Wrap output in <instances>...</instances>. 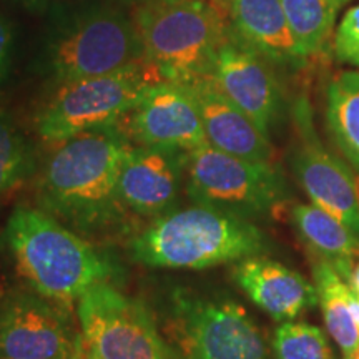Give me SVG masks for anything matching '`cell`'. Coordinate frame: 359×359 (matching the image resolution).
Segmentation results:
<instances>
[{
  "mask_svg": "<svg viewBox=\"0 0 359 359\" xmlns=\"http://www.w3.org/2000/svg\"><path fill=\"white\" fill-rule=\"evenodd\" d=\"M275 359H338L321 327L304 321H283L273 333Z\"/></svg>",
  "mask_w": 359,
  "mask_h": 359,
  "instance_id": "cell-23",
  "label": "cell"
},
{
  "mask_svg": "<svg viewBox=\"0 0 359 359\" xmlns=\"http://www.w3.org/2000/svg\"><path fill=\"white\" fill-rule=\"evenodd\" d=\"M185 191L196 205L262 219L290 201L285 175L275 161H255L203 145L185 154Z\"/></svg>",
  "mask_w": 359,
  "mask_h": 359,
  "instance_id": "cell-6",
  "label": "cell"
},
{
  "mask_svg": "<svg viewBox=\"0 0 359 359\" xmlns=\"http://www.w3.org/2000/svg\"><path fill=\"white\" fill-rule=\"evenodd\" d=\"M325 120L339 154L359 175V70L339 72L327 83Z\"/></svg>",
  "mask_w": 359,
  "mask_h": 359,
  "instance_id": "cell-20",
  "label": "cell"
},
{
  "mask_svg": "<svg viewBox=\"0 0 359 359\" xmlns=\"http://www.w3.org/2000/svg\"><path fill=\"white\" fill-rule=\"evenodd\" d=\"M2 243L25 288L70 314L90 288L109 281L115 271L85 236L40 206H15Z\"/></svg>",
  "mask_w": 359,
  "mask_h": 359,
  "instance_id": "cell-2",
  "label": "cell"
},
{
  "mask_svg": "<svg viewBox=\"0 0 359 359\" xmlns=\"http://www.w3.org/2000/svg\"><path fill=\"white\" fill-rule=\"evenodd\" d=\"M120 128L137 145L193 150L208 145L198 105L185 83L161 80L145 92L120 120Z\"/></svg>",
  "mask_w": 359,
  "mask_h": 359,
  "instance_id": "cell-12",
  "label": "cell"
},
{
  "mask_svg": "<svg viewBox=\"0 0 359 359\" xmlns=\"http://www.w3.org/2000/svg\"><path fill=\"white\" fill-rule=\"evenodd\" d=\"M34 172L32 143L11 116L0 111V200L24 185Z\"/></svg>",
  "mask_w": 359,
  "mask_h": 359,
  "instance_id": "cell-22",
  "label": "cell"
},
{
  "mask_svg": "<svg viewBox=\"0 0 359 359\" xmlns=\"http://www.w3.org/2000/svg\"><path fill=\"white\" fill-rule=\"evenodd\" d=\"M122 2H125V4H140V2H143V0H122Z\"/></svg>",
  "mask_w": 359,
  "mask_h": 359,
  "instance_id": "cell-31",
  "label": "cell"
},
{
  "mask_svg": "<svg viewBox=\"0 0 359 359\" xmlns=\"http://www.w3.org/2000/svg\"><path fill=\"white\" fill-rule=\"evenodd\" d=\"M296 42L308 58L326 48L339 7L334 0H281Z\"/></svg>",
  "mask_w": 359,
  "mask_h": 359,
  "instance_id": "cell-21",
  "label": "cell"
},
{
  "mask_svg": "<svg viewBox=\"0 0 359 359\" xmlns=\"http://www.w3.org/2000/svg\"><path fill=\"white\" fill-rule=\"evenodd\" d=\"M75 316L83 346L95 359H170L148 308L109 281L79 299Z\"/></svg>",
  "mask_w": 359,
  "mask_h": 359,
  "instance_id": "cell-9",
  "label": "cell"
},
{
  "mask_svg": "<svg viewBox=\"0 0 359 359\" xmlns=\"http://www.w3.org/2000/svg\"><path fill=\"white\" fill-rule=\"evenodd\" d=\"M266 250L268 238L255 222L196 203L150 219L128 241L133 262L167 269H205Z\"/></svg>",
  "mask_w": 359,
  "mask_h": 359,
  "instance_id": "cell-3",
  "label": "cell"
},
{
  "mask_svg": "<svg viewBox=\"0 0 359 359\" xmlns=\"http://www.w3.org/2000/svg\"><path fill=\"white\" fill-rule=\"evenodd\" d=\"M185 150L135 145L125 156L118 180L125 210L154 219L177 208L185 187Z\"/></svg>",
  "mask_w": 359,
  "mask_h": 359,
  "instance_id": "cell-14",
  "label": "cell"
},
{
  "mask_svg": "<svg viewBox=\"0 0 359 359\" xmlns=\"http://www.w3.org/2000/svg\"><path fill=\"white\" fill-rule=\"evenodd\" d=\"M205 2L212 4V6L217 7L219 12H223L224 15L230 17V6H231L233 0H205Z\"/></svg>",
  "mask_w": 359,
  "mask_h": 359,
  "instance_id": "cell-26",
  "label": "cell"
},
{
  "mask_svg": "<svg viewBox=\"0 0 359 359\" xmlns=\"http://www.w3.org/2000/svg\"><path fill=\"white\" fill-rule=\"evenodd\" d=\"M353 359H359V346H358V349H356V353H354Z\"/></svg>",
  "mask_w": 359,
  "mask_h": 359,
  "instance_id": "cell-32",
  "label": "cell"
},
{
  "mask_svg": "<svg viewBox=\"0 0 359 359\" xmlns=\"http://www.w3.org/2000/svg\"><path fill=\"white\" fill-rule=\"evenodd\" d=\"M210 77L269 138L280 122L283 95L266 58L230 32L219 47Z\"/></svg>",
  "mask_w": 359,
  "mask_h": 359,
  "instance_id": "cell-13",
  "label": "cell"
},
{
  "mask_svg": "<svg viewBox=\"0 0 359 359\" xmlns=\"http://www.w3.org/2000/svg\"><path fill=\"white\" fill-rule=\"evenodd\" d=\"M231 32L269 64L302 69L308 55L296 42L281 0H233Z\"/></svg>",
  "mask_w": 359,
  "mask_h": 359,
  "instance_id": "cell-17",
  "label": "cell"
},
{
  "mask_svg": "<svg viewBox=\"0 0 359 359\" xmlns=\"http://www.w3.org/2000/svg\"><path fill=\"white\" fill-rule=\"evenodd\" d=\"M163 75L147 58L122 70L57 85L35 116V132L58 143L88 130L116 125Z\"/></svg>",
  "mask_w": 359,
  "mask_h": 359,
  "instance_id": "cell-5",
  "label": "cell"
},
{
  "mask_svg": "<svg viewBox=\"0 0 359 359\" xmlns=\"http://www.w3.org/2000/svg\"><path fill=\"white\" fill-rule=\"evenodd\" d=\"M349 285H351V288L359 294V262L354 264V269H353L351 280H349Z\"/></svg>",
  "mask_w": 359,
  "mask_h": 359,
  "instance_id": "cell-28",
  "label": "cell"
},
{
  "mask_svg": "<svg viewBox=\"0 0 359 359\" xmlns=\"http://www.w3.org/2000/svg\"><path fill=\"white\" fill-rule=\"evenodd\" d=\"M231 276L251 302L275 321H293L318 304L314 283L264 255L233 263Z\"/></svg>",
  "mask_w": 359,
  "mask_h": 359,
  "instance_id": "cell-15",
  "label": "cell"
},
{
  "mask_svg": "<svg viewBox=\"0 0 359 359\" xmlns=\"http://www.w3.org/2000/svg\"><path fill=\"white\" fill-rule=\"evenodd\" d=\"M185 85L198 105L210 147L246 160L273 161L275 148L269 138L224 95L210 75Z\"/></svg>",
  "mask_w": 359,
  "mask_h": 359,
  "instance_id": "cell-16",
  "label": "cell"
},
{
  "mask_svg": "<svg viewBox=\"0 0 359 359\" xmlns=\"http://www.w3.org/2000/svg\"><path fill=\"white\" fill-rule=\"evenodd\" d=\"M132 140L118 125L53 143L39 178V206L82 236L116 230L127 213L118 180Z\"/></svg>",
  "mask_w": 359,
  "mask_h": 359,
  "instance_id": "cell-1",
  "label": "cell"
},
{
  "mask_svg": "<svg viewBox=\"0 0 359 359\" xmlns=\"http://www.w3.org/2000/svg\"><path fill=\"white\" fill-rule=\"evenodd\" d=\"M75 359H95L92 356V354H90L87 349H85V346H83V339H82V349H80V353H79V356L75 358Z\"/></svg>",
  "mask_w": 359,
  "mask_h": 359,
  "instance_id": "cell-29",
  "label": "cell"
},
{
  "mask_svg": "<svg viewBox=\"0 0 359 359\" xmlns=\"http://www.w3.org/2000/svg\"><path fill=\"white\" fill-rule=\"evenodd\" d=\"M82 333L72 314L29 288L0 302V359H75Z\"/></svg>",
  "mask_w": 359,
  "mask_h": 359,
  "instance_id": "cell-10",
  "label": "cell"
},
{
  "mask_svg": "<svg viewBox=\"0 0 359 359\" xmlns=\"http://www.w3.org/2000/svg\"><path fill=\"white\" fill-rule=\"evenodd\" d=\"M143 58L133 20L115 8L95 7L57 27L45 50V70L60 85L111 74Z\"/></svg>",
  "mask_w": 359,
  "mask_h": 359,
  "instance_id": "cell-7",
  "label": "cell"
},
{
  "mask_svg": "<svg viewBox=\"0 0 359 359\" xmlns=\"http://www.w3.org/2000/svg\"><path fill=\"white\" fill-rule=\"evenodd\" d=\"M334 2H336V6H338V7L341 8V7H343V6H344V4H348V2H349V0H334Z\"/></svg>",
  "mask_w": 359,
  "mask_h": 359,
  "instance_id": "cell-30",
  "label": "cell"
},
{
  "mask_svg": "<svg viewBox=\"0 0 359 359\" xmlns=\"http://www.w3.org/2000/svg\"><path fill=\"white\" fill-rule=\"evenodd\" d=\"M165 330L185 359H268L263 331L240 303L177 290Z\"/></svg>",
  "mask_w": 359,
  "mask_h": 359,
  "instance_id": "cell-8",
  "label": "cell"
},
{
  "mask_svg": "<svg viewBox=\"0 0 359 359\" xmlns=\"http://www.w3.org/2000/svg\"><path fill=\"white\" fill-rule=\"evenodd\" d=\"M334 53L343 64L359 67V6L348 11L336 29Z\"/></svg>",
  "mask_w": 359,
  "mask_h": 359,
  "instance_id": "cell-24",
  "label": "cell"
},
{
  "mask_svg": "<svg viewBox=\"0 0 359 359\" xmlns=\"http://www.w3.org/2000/svg\"><path fill=\"white\" fill-rule=\"evenodd\" d=\"M20 4H24L25 7L32 8V11H39V8H43L47 6L48 0H19Z\"/></svg>",
  "mask_w": 359,
  "mask_h": 359,
  "instance_id": "cell-27",
  "label": "cell"
},
{
  "mask_svg": "<svg viewBox=\"0 0 359 359\" xmlns=\"http://www.w3.org/2000/svg\"><path fill=\"white\" fill-rule=\"evenodd\" d=\"M313 283L327 333L343 359H353L359 346V330L351 309V285L323 259L313 263Z\"/></svg>",
  "mask_w": 359,
  "mask_h": 359,
  "instance_id": "cell-19",
  "label": "cell"
},
{
  "mask_svg": "<svg viewBox=\"0 0 359 359\" xmlns=\"http://www.w3.org/2000/svg\"><path fill=\"white\" fill-rule=\"evenodd\" d=\"M291 222L316 259L330 263L349 283L359 257V236L348 224L313 203L291 206Z\"/></svg>",
  "mask_w": 359,
  "mask_h": 359,
  "instance_id": "cell-18",
  "label": "cell"
},
{
  "mask_svg": "<svg viewBox=\"0 0 359 359\" xmlns=\"http://www.w3.org/2000/svg\"><path fill=\"white\" fill-rule=\"evenodd\" d=\"M296 145L291 170L313 205L348 224L359 236V185L356 172L323 145L306 98L294 105Z\"/></svg>",
  "mask_w": 359,
  "mask_h": 359,
  "instance_id": "cell-11",
  "label": "cell"
},
{
  "mask_svg": "<svg viewBox=\"0 0 359 359\" xmlns=\"http://www.w3.org/2000/svg\"><path fill=\"white\" fill-rule=\"evenodd\" d=\"M132 20L147 60L178 83L212 75L231 32L230 17L205 0H143L135 4Z\"/></svg>",
  "mask_w": 359,
  "mask_h": 359,
  "instance_id": "cell-4",
  "label": "cell"
},
{
  "mask_svg": "<svg viewBox=\"0 0 359 359\" xmlns=\"http://www.w3.org/2000/svg\"><path fill=\"white\" fill-rule=\"evenodd\" d=\"M13 50H15V34L13 27L0 13V87L7 82L12 70Z\"/></svg>",
  "mask_w": 359,
  "mask_h": 359,
  "instance_id": "cell-25",
  "label": "cell"
}]
</instances>
